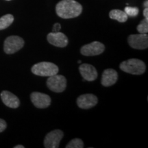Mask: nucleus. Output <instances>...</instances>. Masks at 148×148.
<instances>
[{"instance_id": "6ab92c4d", "label": "nucleus", "mask_w": 148, "mask_h": 148, "mask_svg": "<svg viewBox=\"0 0 148 148\" xmlns=\"http://www.w3.org/2000/svg\"><path fill=\"white\" fill-rule=\"evenodd\" d=\"M124 12L126 13L127 16H136L138 15V12H139V10L136 7H130L127 6L125 8Z\"/></svg>"}, {"instance_id": "9d476101", "label": "nucleus", "mask_w": 148, "mask_h": 148, "mask_svg": "<svg viewBox=\"0 0 148 148\" xmlns=\"http://www.w3.org/2000/svg\"><path fill=\"white\" fill-rule=\"evenodd\" d=\"M47 39L51 45L58 47H66L69 42L66 35L60 32L49 33L47 36Z\"/></svg>"}, {"instance_id": "f257e3e1", "label": "nucleus", "mask_w": 148, "mask_h": 148, "mask_svg": "<svg viewBox=\"0 0 148 148\" xmlns=\"http://www.w3.org/2000/svg\"><path fill=\"white\" fill-rule=\"evenodd\" d=\"M56 12L58 16L62 18H72L80 15L82 6L75 0H62L57 3Z\"/></svg>"}, {"instance_id": "aec40b11", "label": "nucleus", "mask_w": 148, "mask_h": 148, "mask_svg": "<svg viewBox=\"0 0 148 148\" xmlns=\"http://www.w3.org/2000/svg\"><path fill=\"white\" fill-rule=\"evenodd\" d=\"M7 123L4 120L0 119V132H2L6 129Z\"/></svg>"}, {"instance_id": "f8f14e48", "label": "nucleus", "mask_w": 148, "mask_h": 148, "mask_svg": "<svg viewBox=\"0 0 148 148\" xmlns=\"http://www.w3.org/2000/svg\"><path fill=\"white\" fill-rule=\"evenodd\" d=\"M79 71L84 79L92 82L97 77V71L95 66L91 64L84 63L82 64L79 67Z\"/></svg>"}, {"instance_id": "a878e982", "label": "nucleus", "mask_w": 148, "mask_h": 148, "mask_svg": "<svg viewBox=\"0 0 148 148\" xmlns=\"http://www.w3.org/2000/svg\"><path fill=\"white\" fill-rule=\"evenodd\" d=\"M6 1H10V0H6Z\"/></svg>"}, {"instance_id": "4468645a", "label": "nucleus", "mask_w": 148, "mask_h": 148, "mask_svg": "<svg viewBox=\"0 0 148 148\" xmlns=\"http://www.w3.org/2000/svg\"><path fill=\"white\" fill-rule=\"evenodd\" d=\"M1 99L5 106L9 108H16L20 105V101L18 98L8 90H3L1 92Z\"/></svg>"}, {"instance_id": "20e7f679", "label": "nucleus", "mask_w": 148, "mask_h": 148, "mask_svg": "<svg viewBox=\"0 0 148 148\" xmlns=\"http://www.w3.org/2000/svg\"><path fill=\"white\" fill-rule=\"evenodd\" d=\"M47 86L53 92H63L66 87V77L58 73L49 76L47 80Z\"/></svg>"}, {"instance_id": "423d86ee", "label": "nucleus", "mask_w": 148, "mask_h": 148, "mask_svg": "<svg viewBox=\"0 0 148 148\" xmlns=\"http://www.w3.org/2000/svg\"><path fill=\"white\" fill-rule=\"evenodd\" d=\"M127 42L131 47L136 49H145L148 47L147 34H131L127 38Z\"/></svg>"}, {"instance_id": "dca6fc26", "label": "nucleus", "mask_w": 148, "mask_h": 148, "mask_svg": "<svg viewBox=\"0 0 148 148\" xmlns=\"http://www.w3.org/2000/svg\"><path fill=\"white\" fill-rule=\"evenodd\" d=\"M14 21V16L10 14H5L0 18V30L6 29Z\"/></svg>"}, {"instance_id": "2eb2a0df", "label": "nucleus", "mask_w": 148, "mask_h": 148, "mask_svg": "<svg viewBox=\"0 0 148 148\" xmlns=\"http://www.w3.org/2000/svg\"><path fill=\"white\" fill-rule=\"evenodd\" d=\"M109 16L111 19L116 20L120 23H124L128 18V16L123 11L118 9L112 10L109 13Z\"/></svg>"}, {"instance_id": "6e6552de", "label": "nucleus", "mask_w": 148, "mask_h": 148, "mask_svg": "<svg viewBox=\"0 0 148 148\" xmlns=\"http://www.w3.org/2000/svg\"><path fill=\"white\" fill-rule=\"evenodd\" d=\"M64 134L60 130H54L49 132L44 139V146L45 148H58L59 147L60 140Z\"/></svg>"}, {"instance_id": "9b49d317", "label": "nucleus", "mask_w": 148, "mask_h": 148, "mask_svg": "<svg viewBox=\"0 0 148 148\" xmlns=\"http://www.w3.org/2000/svg\"><path fill=\"white\" fill-rule=\"evenodd\" d=\"M98 99L93 94H84L79 96L77 99V104L82 109H89L97 104Z\"/></svg>"}, {"instance_id": "ddd939ff", "label": "nucleus", "mask_w": 148, "mask_h": 148, "mask_svg": "<svg viewBox=\"0 0 148 148\" xmlns=\"http://www.w3.org/2000/svg\"><path fill=\"white\" fill-rule=\"evenodd\" d=\"M117 79V72L113 69H107L103 72L101 83L103 86L108 87L115 84Z\"/></svg>"}, {"instance_id": "f3484780", "label": "nucleus", "mask_w": 148, "mask_h": 148, "mask_svg": "<svg viewBox=\"0 0 148 148\" xmlns=\"http://www.w3.org/2000/svg\"><path fill=\"white\" fill-rule=\"evenodd\" d=\"M137 31L140 34H147L148 32V19L147 18H144L140 21L138 24L137 27Z\"/></svg>"}, {"instance_id": "f03ea898", "label": "nucleus", "mask_w": 148, "mask_h": 148, "mask_svg": "<svg viewBox=\"0 0 148 148\" xmlns=\"http://www.w3.org/2000/svg\"><path fill=\"white\" fill-rule=\"evenodd\" d=\"M121 71L132 75H142L145 72L146 66L143 61L136 58H131L123 61L119 65Z\"/></svg>"}, {"instance_id": "b1692460", "label": "nucleus", "mask_w": 148, "mask_h": 148, "mask_svg": "<svg viewBox=\"0 0 148 148\" xmlns=\"http://www.w3.org/2000/svg\"><path fill=\"white\" fill-rule=\"evenodd\" d=\"M147 5H148V1L147 0H146L145 2H144V6H145V8H147Z\"/></svg>"}, {"instance_id": "393cba45", "label": "nucleus", "mask_w": 148, "mask_h": 148, "mask_svg": "<svg viewBox=\"0 0 148 148\" xmlns=\"http://www.w3.org/2000/svg\"><path fill=\"white\" fill-rule=\"evenodd\" d=\"M77 62H78V63H81V62H82V61L78 60V61H77Z\"/></svg>"}, {"instance_id": "4be33fe9", "label": "nucleus", "mask_w": 148, "mask_h": 148, "mask_svg": "<svg viewBox=\"0 0 148 148\" xmlns=\"http://www.w3.org/2000/svg\"><path fill=\"white\" fill-rule=\"evenodd\" d=\"M143 16H145V18H147L148 19V8H145L143 10Z\"/></svg>"}, {"instance_id": "a211bd4d", "label": "nucleus", "mask_w": 148, "mask_h": 148, "mask_svg": "<svg viewBox=\"0 0 148 148\" xmlns=\"http://www.w3.org/2000/svg\"><path fill=\"white\" fill-rule=\"evenodd\" d=\"M84 147V143L80 138H74L72 139L67 145L66 148H82Z\"/></svg>"}, {"instance_id": "1a4fd4ad", "label": "nucleus", "mask_w": 148, "mask_h": 148, "mask_svg": "<svg viewBox=\"0 0 148 148\" xmlns=\"http://www.w3.org/2000/svg\"><path fill=\"white\" fill-rule=\"evenodd\" d=\"M30 99L35 107L38 108H46L51 104V98L49 95L39 92H33Z\"/></svg>"}, {"instance_id": "5701e85b", "label": "nucleus", "mask_w": 148, "mask_h": 148, "mask_svg": "<svg viewBox=\"0 0 148 148\" xmlns=\"http://www.w3.org/2000/svg\"><path fill=\"white\" fill-rule=\"evenodd\" d=\"M14 148H24V146L23 145H16L14 147Z\"/></svg>"}, {"instance_id": "39448f33", "label": "nucleus", "mask_w": 148, "mask_h": 148, "mask_svg": "<svg viewBox=\"0 0 148 148\" xmlns=\"http://www.w3.org/2000/svg\"><path fill=\"white\" fill-rule=\"evenodd\" d=\"M24 40L18 36H10L6 38L3 44V50L7 54H12L23 48Z\"/></svg>"}, {"instance_id": "7ed1b4c3", "label": "nucleus", "mask_w": 148, "mask_h": 148, "mask_svg": "<svg viewBox=\"0 0 148 148\" xmlns=\"http://www.w3.org/2000/svg\"><path fill=\"white\" fill-rule=\"evenodd\" d=\"M31 71L36 75L49 77L58 73L59 69L58 66L52 62H40L33 65Z\"/></svg>"}, {"instance_id": "412c9836", "label": "nucleus", "mask_w": 148, "mask_h": 148, "mask_svg": "<svg viewBox=\"0 0 148 148\" xmlns=\"http://www.w3.org/2000/svg\"><path fill=\"white\" fill-rule=\"evenodd\" d=\"M60 28H61V26H60V23H55L53 26V32H59V30H60Z\"/></svg>"}, {"instance_id": "0eeeda50", "label": "nucleus", "mask_w": 148, "mask_h": 148, "mask_svg": "<svg viewBox=\"0 0 148 148\" xmlns=\"http://www.w3.org/2000/svg\"><path fill=\"white\" fill-rule=\"evenodd\" d=\"M105 50V45L99 41H93L82 46L80 53L86 56H93L102 53Z\"/></svg>"}]
</instances>
